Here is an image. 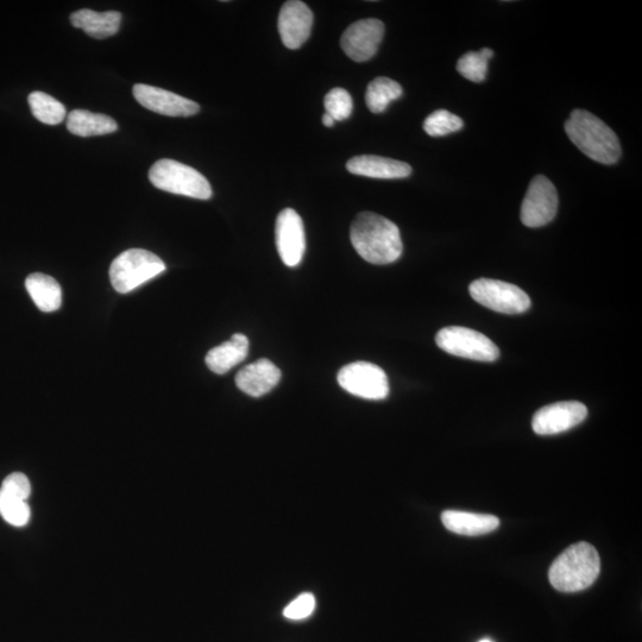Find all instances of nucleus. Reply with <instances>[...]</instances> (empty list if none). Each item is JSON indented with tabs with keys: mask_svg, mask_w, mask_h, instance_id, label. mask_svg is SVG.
Segmentation results:
<instances>
[{
	"mask_svg": "<svg viewBox=\"0 0 642 642\" xmlns=\"http://www.w3.org/2000/svg\"><path fill=\"white\" fill-rule=\"evenodd\" d=\"M494 56L492 49L464 54L457 62V71L472 83H482L487 78L488 62Z\"/></svg>",
	"mask_w": 642,
	"mask_h": 642,
	"instance_id": "obj_24",
	"label": "nucleus"
},
{
	"mask_svg": "<svg viewBox=\"0 0 642 642\" xmlns=\"http://www.w3.org/2000/svg\"><path fill=\"white\" fill-rule=\"evenodd\" d=\"M71 22L74 28L83 29L93 39L104 40L118 33L122 14L117 11L96 12L83 9L71 15Z\"/></svg>",
	"mask_w": 642,
	"mask_h": 642,
	"instance_id": "obj_17",
	"label": "nucleus"
},
{
	"mask_svg": "<svg viewBox=\"0 0 642 642\" xmlns=\"http://www.w3.org/2000/svg\"><path fill=\"white\" fill-rule=\"evenodd\" d=\"M559 199L555 185L544 175L531 181L521 205L520 218L527 228H541L556 218Z\"/></svg>",
	"mask_w": 642,
	"mask_h": 642,
	"instance_id": "obj_9",
	"label": "nucleus"
},
{
	"mask_svg": "<svg viewBox=\"0 0 642 642\" xmlns=\"http://www.w3.org/2000/svg\"><path fill=\"white\" fill-rule=\"evenodd\" d=\"M325 110L327 115L333 118V121H345L351 116L352 109H354V102L350 93L344 88H333L326 94L324 100Z\"/></svg>",
	"mask_w": 642,
	"mask_h": 642,
	"instance_id": "obj_27",
	"label": "nucleus"
},
{
	"mask_svg": "<svg viewBox=\"0 0 642 642\" xmlns=\"http://www.w3.org/2000/svg\"><path fill=\"white\" fill-rule=\"evenodd\" d=\"M0 490L23 501H27L31 494L28 477L22 474V472H14V474L6 477Z\"/></svg>",
	"mask_w": 642,
	"mask_h": 642,
	"instance_id": "obj_29",
	"label": "nucleus"
},
{
	"mask_svg": "<svg viewBox=\"0 0 642 642\" xmlns=\"http://www.w3.org/2000/svg\"><path fill=\"white\" fill-rule=\"evenodd\" d=\"M0 515L8 524L23 527L28 525L31 512L27 501L16 499L0 490Z\"/></svg>",
	"mask_w": 642,
	"mask_h": 642,
	"instance_id": "obj_26",
	"label": "nucleus"
},
{
	"mask_svg": "<svg viewBox=\"0 0 642 642\" xmlns=\"http://www.w3.org/2000/svg\"><path fill=\"white\" fill-rule=\"evenodd\" d=\"M25 287L42 312L58 311L62 305V289L52 276L34 273L28 276Z\"/></svg>",
	"mask_w": 642,
	"mask_h": 642,
	"instance_id": "obj_21",
	"label": "nucleus"
},
{
	"mask_svg": "<svg viewBox=\"0 0 642 642\" xmlns=\"http://www.w3.org/2000/svg\"><path fill=\"white\" fill-rule=\"evenodd\" d=\"M166 270L159 256L143 249H130L119 255L110 267V279L118 293L127 294L153 280Z\"/></svg>",
	"mask_w": 642,
	"mask_h": 642,
	"instance_id": "obj_5",
	"label": "nucleus"
},
{
	"mask_svg": "<svg viewBox=\"0 0 642 642\" xmlns=\"http://www.w3.org/2000/svg\"><path fill=\"white\" fill-rule=\"evenodd\" d=\"M385 36V24L375 18L352 23L344 31L341 46L351 60L365 62L373 59Z\"/></svg>",
	"mask_w": 642,
	"mask_h": 642,
	"instance_id": "obj_11",
	"label": "nucleus"
},
{
	"mask_svg": "<svg viewBox=\"0 0 642 642\" xmlns=\"http://www.w3.org/2000/svg\"><path fill=\"white\" fill-rule=\"evenodd\" d=\"M350 238L357 254L373 264L394 263L404 250L398 225L373 212L358 214L352 222Z\"/></svg>",
	"mask_w": 642,
	"mask_h": 642,
	"instance_id": "obj_1",
	"label": "nucleus"
},
{
	"mask_svg": "<svg viewBox=\"0 0 642 642\" xmlns=\"http://www.w3.org/2000/svg\"><path fill=\"white\" fill-rule=\"evenodd\" d=\"M402 93L404 90L396 81L385 77L376 78L368 85L365 103L371 112L382 113L390 103L401 98Z\"/></svg>",
	"mask_w": 642,
	"mask_h": 642,
	"instance_id": "obj_22",
	"label": "nucleus"
},
{
	"mask_svg": "<svg viewBox=\"0 0 642 642\" xmlns=\"http://www.w3.org/2000/svg\"><path fill=\"white\" fill-rule=\"evenodd\" d=\"M337 380L345 392L365 400L380 401L389 395L387 374L379 365L355 362L339 370Z\"/></svg>",
	"mask_w": 642,
	"mask_h": 642,
	"instance_id": "obj_8",
	"label": "nucleus"
},
{
	"mask_svg": "<svg viewBox=\"0 0 642 642\" xmlns=\"http://www.w3.org/2000/svg\"><path fill=\"white\" fill-rule=\"evenodd\" d=\"M323 123L327 128H332L333 125H335V121H333V118L330 115H327V113H325L323 117Z\"/></svg>",
	"mask_w": 642,
	"mask_h": 642,
	"instance_id": "obj_30",
	"label": "nucleus"
},
{
	"mask_svg": "<svg viewBox=\"0 0 642 642\" xmlns=\"http://www.w3.org/2000/svg\"><path fill=\"white\" fill-rule=\"evenodd\" d=\"M480 642H493V641H490L488 639H484V640H481Z\"/></svg>",
	"mask_w": 642,
	"mask_h": 642,
	"instance_id": "obj_31",
	"label": "nucleus"
},
{
	"mask_svg": "<svg viewBox=\"0 0 642 642\" xmlns=\"http://www.w3.org/2000/svg\"><path fill=\"white\" fill-rule=\"evenodd\" d=\"M588 417V408L578 401H563L545 406L534 414L533 431L539 436H555L571 430Z\"/></svg>",
	"mask_w": 642,
	"mask_h": 642,
	"instance_id": "obj_10",
	"label": "nucleus"
},
{
	"mask_svg": "<svg viewBox=\"0 0 642 642\" xmlns=\"http://www.w3.org/2000/svg\"><path fill=\"white\" fill-rule=\"evenodd\" d=\"M31 113L43 124L58 125L66 118V107L52 96L33 92L28 98Z\"/></svg>",
	"mask_w": 642,
	"mask_h": 642,
	"instance_id": "obj_23",
	"label": "nucleus"
},
{
	"mask_svg": "<svg viewBox=\"0 0 642 642\" xmlns=\"http://www.w3.org/2000/svg\"><path fill=\"white\" fill-rule=\"evenodd\" d=\"M601 572L599 552L593 545L581 541L566 549L551 565L549 579L552 587L562 593H577L593 585Z\"/></svg>",
	"mask_w": 642,
	"mask_h": 642,
	"instance_id": "obj_3",
	"label": "nucleus"
},
{
	"mask_svg": "<svg viewBox=\"0 0 642 642\" xmlns=\"http://www.w3.org/2000/svg\"><path fill=\"white\" fill-rule=\"evenodd\" d=\"M346 169L351 174L371 179H405L412 174V167L408 163L375 155L352 157L346 163Z\"/></svg>",
	"mask_w": 642,
	"mask_h": 642,
	"instance_id": "obj_16",
	"label": "nucleus"
},
{
	"mask_svg": "<svg viewBox=\"0 0 642 642\" xmlns=\"http://www.w3.org/2000/svg\"><path fill=\"white\" fill-rule=\"evenodd\" d=\"M67 129L75 136L93 137L112 134L118 130V124L102 113L74 110L68 115Z\"/></svg>",
	"mask_w": 642,
	"mask_h": 642,
	"instance_id": "obj_20",
	"label": "nucleus"
},
{
	"mask_svg": "<svg viewBox=\"0 0 642 642\" xmlns=\"http://www.w3.org/2000/svg\"><path fill=\"white\" fill-rule=\"evenodd\" d=\"M249 354V341L247 336L236 333L230 341L213 348L206 356L207 367L214 374L224 375L232 368L242 363Z\"/></svg>",
	"mask_w": 642,
	"mask_h": 642,
	"instance_id": "obj_18",
	"label": "nucleus"
},
{
	"mask_svg": "<svg viewBox=\"0 0 642 642\" xmlns=\"http://www.w3.org/2000/svg\"><path fill=\"white\" fill-rule=\"evenodd\" d=\"M442 521L450 532L469 535V537L488 534L500 526V520L494 515L459 511L443 512Z\"/></svg>",
	"mask_w": 642,
	"mask_h": 642,
	"instance_id": "obj_19",
	"label": "nucleus"
},
{
	"mask_svg": "<svg viewBox=\"0 0 642 642\" xmlns=\"http://www.w3.org/2000/svg\"><path fill=\"white\" fill-rule=\"evenodd\" d=\"M276 247L283 263L287 267H297L304 258L306 238L304 223L299 213L285 209L276 219Z\"/></svg>",
	"mask_w": 642,
	"mask_h": 642,
	"instance_id": "obj_12",
	"label": "nucleus"
},
{
	"mask_svg": "<svg viewBox=\"0 0 642 642\" xmlns=\"http://www.w3.org/2000/svg\"><path fill=\"white\" fill-rule=\"evenodd\" d=\"M440 349L452 356L478 362H494L500 350L483 333L468 327L450 326L440 330L436 337Z\"/></svg>",
	"mask_w": 642,
	"mask_h": 642,
	"instance_id": "obj_6",
	"label": "nucleus"
},
{
	"mask_svg": "<svg viewBox=\"0 0 642 642\" xmlns=\"http://www.w3.org/2000/svg\"><path fill=\"white\" fill-rule=\"evenodd\" d=\"M279 33L288 49H299L311 35L313 14L305 3L289 0L282 5L279 15Z\"/></svg>",
	"mask_w": 642,
	"mask_h": 642,
	"instance_id": "obj_14",
	"label": "nucleus"
},
{
	"mask_svg": "<svg viewBox=\"0 0 642 642\" xmlns=\"http://www.w3.org/2000/svg\"><path fill=\"white\" fill-rule=\"evenodd\" d=\"M149 180L159 190L207 200L212 197V188L205 176L184 163L163 159L150 168Z\"/></svg>",
	"mask_w": 642,
	"mask_h": 642,
	"instance_id": "obj_4",
	"label": "nucleus"
},
{
	"mask_svg": "<svg viewBox=\"0 0 642 642\" xmlns=\"http://www.w3.org/2000/svg\"><path fill=\"white\" fill-rule=\"evenodd\" d=\"M316 607V597L311 593H304L288 604L285 610H283V616L291 621L306 620L313 615Z\"/></svg>",
	"mask_w": 642,
	"mask_h": 642,
	"instance_id": "obj_28",
	"label": "nucleus"
},
{
	"mask_svg": "<svg viewBox=\"0 0 642 642\" xmlns=\"http://www.w3.org/2000/svg\"><path fill=\"white\" fill-rule=\"evenodd\" d=\"M134 97L146 109L168 117H191L197 115L200 106L193 100L162 88L144 84L134 86Z\"/></svg>",
	"mask_w": 642,
	"mask_h": 642,
	"instance_id": "obj_13",
	"label": "nucleus"
},
{
	"mask_svg": "<svg viewBox=\"0 0 642 642\" xmlns=\"http://www.w3.org/2000/svg\"><path fill=\"white\" fill-rule=\"evenodd\" d=\"M280 380V369L267 358H261L239 371L236 376V385L243 393L253 398H261L272 392L279 385Z\"/></svg>",
	"mask_w": 642,
	"mask_h": 642,
	"instance_id": "obj_15",
	"label": "nucleus"
},
{
	"mask_svg": "<svg viewBox=\"0 0 642 642\" xmlns=\"http://www.w3.org/2000/svg\"><path fill=\"white\" fill-rule=\"evenodd\" d=\"M463 119L448 110H437L425 119L424 130L432 137H442L462 130Z\"/></svg>",
	"mask_w": 642,
	"mask_h": 642,
	"instance_id": "obj_25",
	"label": "nucleus"
},
{
	"mask_svg": "<svg viewBox=\"0 0 642 642\" xmlns=\"http://www.w3.org/2000/svg\"><path fill=\"white\" fill-rule=\"evenodd\" d=\"M565 131L570 141L591 160L602 165H614L620 160L619 137L593 113L575 110L565 123Z\"/></svg>",
	"mask_w": 642,
	"mask_h": 642,
	"instance_id": "obj_2",
	"label": "nucleus"
},
{
	"mask_svg": "<svg viewBox=\"0 0 642 642\" xmlns=\"http://www.w3.org/2000/svg\"><path fill=\"white\" fill-rule=\"evenodd\" d=\"M471 298L489 310L505 314H521L531 307L526 292L512 283L480 279L469 287Z\"/></svg>",
	"mask_w": 642,
	"mask_h": 642,
	"instance_id": "obj_7",
	"label": "nucleus"
}]
</instances>
